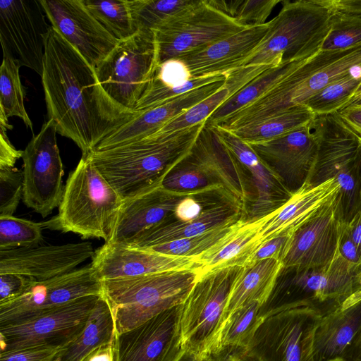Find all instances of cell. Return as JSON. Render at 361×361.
I'll use <instances>...</instances> for the list:
<instances>
[{
  "mask_svg": "<svg viewBox=\"0 0 361 361\" xmlns=\"http://www.w3.org/2000/svg\"><path fill=\"white\" fill-rule=\"evenodd\" d=\"M41 78L49 119L58 133L78 145L82 156L140 113L115 102L102 88L94 67L51 25Z\"/></svg>",
  "mask_w": 361,
  "mask_h": 361,
  "instance_id": "cell-1",
  "label": "cell"
},
{
  "mask_svg": "<svg viewBox=\"0 0 361 361\" xmlns=\"http://www.w3.org/2000/svg\"><path fill=\"white\" fill-rule=\"evenodd\" d=\"M205 122L166 137L148 136L121 146L94 150L88 156L125 200L161 182L189 153Z\"/></svg>",
  "mask_w": 361,
  "mask_h": 361,
  "instance_id": "cell-2",
  "label": "cell"
},
{
  "mask_svg": "<svg viewBox=\"0 0 361 361\" xmlns=\"http://www.w3.org/2000/svg\"><path fill=\"white\" fill-rule=\"evenodd\" d=\"M123 202L90 157L82 156L66 181L58 214L49 219V229L109 243Z\"/></svg>",
  "mask_w": 361,
  "mask_h": 361,
  "instance_id": "cell-3",
  "label": "cell"
},
{
  "mask_svg": "<svg viewBox=\"0 0 361 361\" xmlns=\"http://www.w3.org/2000/svg\"><path fill=\"white\" fill-rule=\"evenodd\" d=\"M200 270H175L102 281L103 295L113 314L115 336L180 305Z\"/></svg>",
  "mask_w": 361,
  "mask_h": 361,
  "instance_id": "cell-4",
  "label": "cell"
},
{
  "mask_svg": "<svg viewBox=\"0 0 361 361\" xmlns=\"http://www.w3.org/2000/svg\"><path fill=\"white\" fill-rule=\"evenodd\" d=\"M269 30L243 66L279 65L307 59L321 50L334 12L329 0L282 1Z\"/></svg>",
  "mask_w": 361,
  "mask_h": 361,
  "instance_id": "cell-5",
  "label": "cell"
},
{
  "mask_svg": "<svg viewBox=\"0 0 361 361\" xmlns=\"http://www.w3.org/2000/svg\"><path fill=\"white\" fill-rule=\"evenodd\" d=\"M243 267L233 266L204 273L178 307L176 334L181 347L199 361L219 351L224 313Z\"/></svg>",
  "mask_w": 361,
  "mask_h": 361,
  "instance_id": "cell-6",
  "label": "cell"
},
{
  "mask_svg": "<svg viewBox=\"0 0 361 361\" xmlns=\"http://www.w3.org/2000/svg\"><path fill=\"white\" fill-rule=\"evenodd\" d=\"M311 75L304 82L289 86L281 80L264 95L228 117L234 128L279 114L295 106L305 104L330 83L361 67V42L346 49L319 51L310 59Z\"/></svg>",
  "mask_w": 361,
  "mask_h": 361,
  "instance_id": "cell-7",
  "label": "cell"
},
{
  "mask_svg": "<svg viewBox=\"0 0 361 361\" xmlns=\"http://www.w3.org/2000/svg\"><path fill=\"white\" fill-rule=\"evenodd\" d=\"M312 129L318 142L317 157L307 181L313 186L334 178L341 186L340 211L348 222L361 207L355 158L360 137L338 112L316 116Z\"/></svg>",
  "mask_w": 361,
  "mask_h": 361,
  "instance_id": "cell-8",
  "label": "cell"
},
{
  "mask_svg": "<svg viewBox=\"0 0 361 361\" xmlns=\"http://www.w3.org/2000/svg\"><path fill=\"white\" fill-rule=\"evenodd\" d=\"M157 67L153 31L140 30L119 41L94 68L104 90L118 104L135 111Z\"/></svg>",
  "mask_w": 361,
  "mask_h": 361,
  "instance_id": "cell-9",
  "label": "cell"
},
{
  "mask_svg": "<svg viewBox=\"0 0 361 361\" xmlns=\"http://www.w3.org/2000/svg\"><path fill=\"white\" fill-rule=\"evenodd\" d=\"M288 271L293 275L271 310L308 307L324 317L361 293L358 271L338 251L326 266Z\"/></svg>",
  "mask_w": 361,
  "mask_h": 361,
  "instance_id": "cell-10",
  "label": "cell"
},
{
  "mask_svg": "<svg viewBox=\"0 0 361 361\" xmlns=\"http://www.w3.org/2000/svg\"><path fill=\"white\" fill-rule=\"evenodd\" d=\"M245 27L200 0L153 31L157 66L200 51Z\"/></svg>",
  "mask_w": 361,
  "mask_h": 361,
  "instance_id": "cell-11",
  "label": "cell"
},
{
  "mask_svg": "<svg viewBox=\"0 0 361 361\" xmlns=\"http://www.w3.org/2000/svg\"><path fill=\"white\" fill-rule=\"evenodd\" d=\"M322 317L308 307L266 312L248 350L262 361H315V334Z\"/></svg>",
  "mask_w": 361,
  "mask_h": 361,
  "instance_id": "cell-12",
  "label": "cell"
},
{
  "mask_svg": "<svg viewBox=\"0 0 361 361\" xmlns=\"http://www.w3.org/2000/svg\"><path fill=\"white\" fill-rule=\"evenodd\" d=\"M56 127L48 119L33 136L22 156L23 166V201L43 218L59 207L65 185L63 165L56 140Z\"/></svg>",
  "mask_w": 361,
  "mask_h": 361,
  "instance_id": "cell-13",
  "label": "cell"
},
{
  "mask_svg": "<svg viewBox=\"0 0 361 361\" xmlns=\"http://www.w3.org/2000/svg\"><path fill=\"white\" fill-rule=\"evenodd\" d=\"M101 295L81 297L33 317L0 326L1 352L68 345L83 330Z\"/></svg>",
  "mask_w": 361,
  "mask_h": 361,
  "instance_id": "cell-14",
  "label": "cell"
},
{
  "mask_svg": "<svg viewBox=\"0 0 361 361\" xmlns=\"http://www.w3.org/2000/svg\"><path fill=\"white\" fill-rule=\"evenodd\" d=\"M39 0L0 1V42L4 57L40 76L51 27Z\"/></svg>",
  "mask_w": 361,
  "mask_h": 361,
  "instance_id": "cell-15",
  "label": "cell"
},
{
  "mask_svg": "<svg viewBox=\"0 0 361 361\" xmlns=\"http://www.w3.org/2000/svg\"><path fill=\"white\" fill-rule=\"evenodd\" d=\"M93 295H103V286L91 264L47 280L36 281L22 295L0 305V326Z\"/></svg>",
  "mask_w": 361,
  "mask_h": 361,
  "instance_id": "cell-16",
  "label": "cell"
},
{
  "mask_svg": "<svg viewBox=\"0 0 361 361\" xmlns=\"http://www.w3.org/2000/svg\"><path fill=\"white\" fill-rule=\"evenodd\" d=\"M188 157L207 175L221 196L238 207L247 219L255 199L251 180L243 166L223 143L213 127L204 125Z\"/></svg>",
  "mask_w": 361,
  "mask_h": 361,
  "instance_id": "cell-17",
  "label": "cell"
},
{
  "mask_svg": "<svg viewBox=\"0 0 361 361\" xmlns=\"http://www.w3.org/2000/svg\"><path fill=\"white\" fill-rule=\"evenodd\" d=\"M341 219L340 194L291 235L282 259V271L321 267L338 251Z\"/></svg>",
  "mask_w": 361,
  "mask_h": 361,
  "instance_id": "cell-18",
  "label": "cell"
},
{
  "mask_svg": "<svg viewBox=\"0 0 361 361\" xmlns=\"http://www.w3.org/2000/svg\"><path fill=\"white\" fill-rule=\"evenodd\" d=\"M39 1L51 26L94 68L119 42L82 0Z\"/></svg>",
  "mask_w": 361,
  "mask_h": 361,
  "instance_id": "cell-19",
  "label": "cell"
},
{
  "mask_svg": "<svg viewBox=\"0 0 361 361\" xmlns=\"http://www.w3.org/2000/svg\"><path fill=\"white\" fill-rule=\"evenodd\" d=\"M313 122L276 139L247 144L293 192L307 180L317 157Z\"/></svg>",
  "mask_w": 361,
  "mask_h": 361,
  "instance_id": "cell-20",
  "label": "cell"
},
{
  "mask_svg": "<svg viewBox=\"0 0 361 361\" xmlns=\"http://www.w3.org/2000/svg\"><path fill=\"white\" fill-rule=\"evenodd\" d=\"M94 250L89 241L37 245L0 250V274H18L37 281L68 273L90 258Z\"/></svg>",
  "mask_w": 361,
  "mask_h": 361,
  "instance_id": "cell-21",
  "label": "cell"
},
{
  "mask_svg": "<svg viewBox=\"0 0 361 361\" xmlns=\"http://www.w3.org/2000/svg\"><path fill=\"white\" fill-rule=\"evenodd\" d=\"M162 180L136 196L123 200L109 243L132 245L148 231L171 221L176 206L183 198L203 195L168 190L163 187Z\"/></svg>",
  "mask_w": 361,
  "mask_h": 361,
  "instance_id": "cell-22",
  "label": "cell"
},
{
  "mask_svg": "<svg viewBox=\"0 0 361 361\" xmlns=\"http://www.w3.org/2000/svg\"><path fill=\"white\" fill-rule=\"evenodd\" d=\"M90 264L102 281L175 270L201 269V264L195 258L164 255L114 243H104L94 251Z\"/></svg>",
  "mask_w": 361,
  "mask_h": 361,
  "instance_id": "cell-23",
  "label": "cell"
},
{
  "mask_svg": "<svg viewBox=\"0 0 361 361\" xmlns=\"http://www.w3.org/2000/svg\"><path fill=\"white\" fill-rule=\"evenodd\" d=\"M212 127L251 176L255 199L247 220H257L278 209L290 198L293 192L247 143L226 128L218 126Z\"/></svg>",
  "mask_w": 361,
  "mask_h": 361,
  "instance_id": "cell-24",
  "label": "cell"
},
{
  "mask_svg": "<svg viewBox=\"0 0 361 361\" xmlns=\"http://www.w3.org/2000/svg\"><path fill=\"white\" fill-rule=\"evenodd\" d=\"M361 361V293L322 317L314 339L315 361Z\"/></svg>",
  "mask_w": 361,
  "mask_h": 361,
  "instance_id": "cell-25",
  "label": "cell"
},
{
  "mask_svg": "<svg viewBox=\"0 0 361 361\" xmlns=\"http://www.w3.org/2000/svg\"><path fill=\"white\" fill-rule=\"evenodd\" d=\"M340 192L341 186L334 178L315 186L306 180L285 204L259 219L261 243L281 235L293 234Z\"/></svg>",
  "mask_w": 361,
  "mask_h": 361,
  "instance_id": "cell-26",
  "label": "cell"
},
{
  "mask_svg": "<svg viewBox=\"0 0 361 361\" xmlns=\"http://www.w3.org/2000/svg\"><path fill=\"white\" fill-rule=\"evenodd\" d=\"M269 22L248 26L210 47L182 59L192 78L226 75L243 67L267 35Z\"/></svg>",
  "mask_w": 361,
  "mask_h": 361,
  "instance_id": "cell-27",
  "label": "cell"
},
{
  "mask_svg": "<svg viewBox=\"0 0 361 361\" xmlns=\"http://www.w3.org/2000/svg\"><path fill=\"white\" fill-rule=\"evenodd\" d=\"M179 306L115 336L112 360L161 361L176 335Z\"/></svg>",
  "mask_w": 361,
  "mask_h": 361,
  "instance_id": "cell-28",
  "label": "cell"
},
{
  "mask_svg": "<svg viewBox=\"0 0 361 361\" xmlns=\"http://www.w3.org/2000/svg\"><path fill=\"white\" fill-rule=\"evenodd\" d=\"M226 80L194 89L154 108L140 112L102 140L94 150L121 146L152 135L170 120L213 94L224 86Z\"/></svg>",
  "mask_w": 361,
  "mask_h": 361,
  "instance_id": "cell-29",
  "label": "cell"
},
{
  "mask_svg": "<svg viewBox=\"0 0 361 361\" xmlns=\"http://www.w3.org/2000/svg\"><path fill=\"white\" fill-rule=\"evenodd\" d=\"M245 216L238 207L221 199L210 204L195 219L188 221H169L164 223L148 231L128 246L148 249L161 243L202 234L240 219H246Z\"/></svg>",
  "mask_w": 361,
  "mask_h": 361,
  "instance_id": "cell-30",
  "label": "cell"
},
{
  "mask_svg": "<svg viewBox=\"0 0 361 361\" xmlns=\"http://www.w3.org/2000/svg\"><path fill=\"white\" fill-rule=\"evenodd\" d=\"M274 65H255L239 68L227 73L224 86L211 96L182 112L149 136L166 137L205 122L227 99L257 75Z\"/></svg>",
  "mask_w": 361,
  "mask_h": 361,
  "instance_id": "cell-31",
  "label": "cell"
},
{
  "mask_svg": "<svg viewBox=\"0 0 361 361\" xmlns=\"http://www.w3.org/2000/svg\"><path fill=\"white\" fill-rule=\"evenodd\" d=\"M281 272V262L274 259L245 265L231 290L224 313V326L237 310L255 302L264 305L273 293Z\"/></svg>",
  "mask_w": 361,
  "mask_h": 361,
  "instance_id": "cell-32",
  "label": "cell"
},
{
  "mask_svg": "<svg viewBox=\"0 0 361 361\" xmlns=\"http://www.w3.org/2000/svg\"><path fill=\"white\" fill-rule=\"evenodd\" d=\"M259 219L245 222L209 251L197 258L201 273L227 267H244L261 245Z\"/></svg>",
  "mask_w": 361,
  "mask_h": 361,
  "instance_id": "cell-33",
  "label": "cell"
},
{
  "mask_svg": "<svg viewBox=\"0 0 361 361\" xmlns=\"http://www.w3.org/2000/svg\"><path fill=\"white\" fill-rule=\"evenodd\" d=\"M115 326L111 307L102 295L81 333L65 346L57 361H84L95 350L112 345Z\"/></svg>",
  "mask_w": 361,
  "mask_h": 361,
  "instance_id": "cell-34",
  "label": "cell"
},
{
  "mask_svg": "<svg viewBox=\"0 0 361 361\" xmlns=\"http://www.w3.org/2000/svg\"><path fill=\"white\" fill-rule=\"evenodd\" d=\"M302 61L273 66L264 71L224 102L207 119L205 124L216 126L227 117L256 101L297 67Z\"/></svg>",
  "mask_w": 361,
  "mask_h": 361,
  "instance_id": "cell-35",
  "label": "cell"
},
{
  "mask_svg": "<svg viewBox=\"0 0 361 361\" xmlns=\"http://www.w3.org/2000/svg\"><path fill=\"white\" fill-rule=\"evenodd\" d=\"M316 118L305 105L295 106L264 120L230 130L247 144L269 141L312 123Z\"/></svg>",
  "mask_w": 361,
  "mask_h": 361,
  "instance_id": "cell-36",
  "label": "cell"
},
{
  "mask_svg": "<svg viewBox=\"0 0 361 361\" xmlns=\"http://www.w3.org/2000/svg\"><path fill=\"white\" fill-rule=\"evenodd\" d=\"M263 306L255 302L237 310L228 317L221 334L219 351L226 348L249 349L265 318Z\"/></svg>",
  "mask_w": 361,
  "mask_h": 361,
  "instance_id": "cell-37",
  "label": "cell"
},
{
  "mask_svg": "<svg viewBox=\"0 0 361 361\" xmlns=\"http://www.w3.org/2000/svg\"><path fill=\"white\" fill-rule=\"evenodd\" d=\"M200 0H128L137 31H154L171 18L197 5Z\"/></svg>",
  "mask_w": 361,
  "mask_h": 361,
  "instance_id": "cell-38",
  "label": "cell"
},
{
  "mask_svg": "<svg viewBox=\"0 0 361 361\" xmlns=\"http://www.w3.org/2000/svg\"><path fill=\"white\" fill-rule=\"evenodd\" d=\"M20 68L13 60L3 57L0 68V114L7 118L19 117L32 132V123L24 105L25 89L20 80Z\"/></svg>",
  "mask_w": 361,
  "mask_h": 361,
  "instance_id": "cell-39",
  "label": "cell"
},
{
  "mask_svg": "<svg viewBox=\"0 0 361 361\" xmlns=\"http://www.w3.org/2000/svg\"><path fill=\"white\" fill-rule=\"evenodd\" d=\"M98 22L117 40H124L137 31L128 0H82Z\"/></svg>",
  "mask_w": 361,
  "mask_h": 361,
  "instance_id": "cell-40",
  "label": "cell"
},
{
  "mask_svg": "<svg viewBox=\"0 0 361 361\" xmlns=\"http://www.w3.org/2000/svg\"><path fill=\"white\" fill-rule=\"evenodd\" d=\"M245 220L243 219L192 238L161 243L145 250L164 255L197 259L220 243Z\"/></svg>",
  "mask_w": 361,
  "mask_h": 361,
  "instance_id": "cell-41",
  "label": "cell"
},
{
  "mask_svg": "<svg viewBox=\"0 0 361 361\" xmlns=\"http://www.w3.org/2000/svg\"><path fill=\"white\" fill-rule=\"evenodd\" d=\"M49 219L35 222L13 216H0V250L26 248L39 245L42 231L49 228Z\"/></svg>",
  "mask_w": 361,
  "mask_h": 361,
  "instance_id": "cell-42",
  "label": "cell"
},
{
  "mask_svg": "<svg viewBox=\"0 0 361 361\" xmlns=\"http://www.w3.org/2000/svg\"><path fill=\"white\" fill-rule=\"evenodd\" d=\"M361 82V73H352L336 80L312 96L304 105L316 116L338 111L346 104Z\"/></svg>",
  "mask_w": 361,
  "mask_h": 361,
  "instance_id": "cell-43",
  "label": "cell"
},
{
  "mask_svg": "<svg viewBox=\"0 0 361 361\" xmlns=\"http://www.w3.org/2000/svg\"><path fill=\"white\" fill-rule=\"evenodd\" d=\"M207 4L244 26L264 24L279 0H205Z\"/></svg>",
  "mask_w": 361,
  "mask_h": 361,
  "instance_id": "cell-44",
  "label": "cell"
},
{
  "mask_svg": "<svg viewBox=\"0 0 361 361\" xmlns=\"http://www.w3.org/2000/svg\"><path fill=\"white\" fill-rule=\"evenodd\" d=\"M163 187L178 192H216L221 196L207 175L187 156L169 172L162 180Z\"/></svg>",
  "mask_w": 361,
  "mask_h": 361,
  "instance_id": "cell-45",
  "label": "cell"
},
{
  "mask_svg": "<svg viewBox=\"0 0 361 361\" xmlns=\"http://www.w3.org/2000/svg\"><path fill=\"white\" fill-rule=\"evenodd\" d=\"M226 74L192 78L186 83L173 87H165L149 81L142 95L137 102L135 111L142 112L154 108L194 89L212 82L224 80L226 78Z\"/></svg>",
  "mask_w": 361,
  "mask_h": 361,
  "instance_id": "cell-46",
  "label": "cell"
},
{
  "mask_svg": "<svg viewBox=\"0 0 361 361\" xmlns=\"http://www.w3.org/2000/svg\"><path fill=\"white\" fill-rule=\"evenodd\" d=\"M361 42V18L334 13L329 32L322 51H334L348 48Z\"/></svg>",
  "mask_w": 361,
  "mask_h": 361,
  "instance_id": "cell-47",
  "label": "cell"
},
{
  "mask_svg": "<svg viewBox=\"0 0 361 361\" xmlns=\"http://www.w3.org/2000/svg\"><path fill=\"white\" fill-rule=\"evenodd\" d=\"M23 195V171L0 169V216H13Z\"/></svg>",
  "mask_w": 361,
  "mask_h": 361,
  "instance_id": "cell-48",
  "label": "cell"
},
{
  "mask_svg": "<svg viewBox=\"0 0 361 361\" xmlns=\"http://www.w3.org/2000/svg\"><path fill=\"white\" fill-rule=\"evenodd\" d=\"M192 78L185 63L180 59H175L159 65L150 81L165 87H173L183 85Z\"/></svg>",
  "mask_w": 361,
  "mask_h": 361,
  "instance_id": "cell-49",
  "label": "cell"
},
{
  "mask_svg": "<svg viewBox=\"0 0 361 361\" xmlns=\"http://www.w3.org/2000/svg\"><path fill=\"white\" fill-rule=\"evenodd\" d=\"M66 345H35L2 351L0 361H57Z\"/></svg>",
  "mask_w": 361,
  "mask_h": 361,
  "instance_id": "cell-50",
  "label": "cell"
},
{
  "mask_svg": "<svg viewBox=\"0 0 361 361\" xmlns=\"http://www.w3.org/2000/svg\"><path fill=\"white\" fill-rule=\"evenodd\" d=\"M37 280L18 274H0V305L22 295Z\"/></svg>",
  "mask_w": 361,
  "mask_h": 361,
  "instance_id": "cell-51",
  "label": "cell"
},
{
  "mask_svg": "<svg viewBox=\"0 0 361 361\" xmlns=\"http://www.w3.org/2000/svg\"><path fill=\"white\" fill-rule=\"evenodd\" d=\"M291 235L292 234L281 235L262 243L245 265L266 259H274L282 262Z\"/></svg>",
  "mask_w": 361,
  "mask_h": 361,
  "instance_id": "cell-52",
  "label": "cell"
},
{
  "mask_svg": "<svg viewBox=\"0 0 361 361\" xmlns=\"http://www.w3.org/2000/svg\"><path fill=\"white\" fill-rule=\"evenodd\" d=\"M338 252L349 264L357 269L361 279V260L358 251L349 234L347 222L343 221H341L339 224Z\"/></svg>",
  "mask_w": 361,
  "mask_h": 361,
  "instance_id": "cell-53",
  "label": "cell"
},
{
  "mask_svg": "<svg viewBox=\"0 0 361 361\" xmlns=\"http://www.w3.org/2000/svg\"><path fill=\"white\" fill-rule=\"evenodd\" d=\"M0 130V169L13 168L18 159L22 158L23 150L16 149L10 142L8 128L1 126Z\"/></svg>",
  "mask_w": 361,
  "mask_h": 361,
  "instance_id": "cell-54",
  "label": "cell"
},
{
  "mask_svg": "<svg viewBox=\"0 0 361 361\" xmlns=\"http://www.w3.org/2000/svg\"><path fill=\"white\" fill-rule=\"evenodd\" d=\"M197 197L190 195L183 198L176 206L173 217L180 221H188L197 217L204 209Z\"/></svg>",
  "mask_w": 361,
  "mask_h": 361,
  "instance_id": "cell-55",
  "label": "cell"
},
{
  "mask_svg": "<svg viewBox=\"0 0 361 361\" xmlns=\"http://www.w3.org/2000/svg\"><path fill=\"white\" fill-rule=\"evenodd\" d=\"M337 112L343 122L361 138V106L344 108Z\"/></svg>",
  "mask_w": 361,
  "mask_h": 361,
  "instance_id": "cell-56",
  "label": "cell"
},
{
  "mask_svg": "<svg viewBox=\"0 0 361 361\" xmlns=\"http://www.w3.org/2000/svg\"><path fill=\"white\" fill-rule=\"evenodd\" d=\"M334 13L361 18V0H329Z\"/></svg>",
  "mask_w": 361,
  "mask_h": 361,
  "instance_id": "cell-57",
  "label": "cell"
},
{
  "mask_svg": "<svg viewBox=\"0 0 361 361\" xmlns=\"http://www.w3.org/2000/svg\"><path fill=\"white\" fill-rule=\"evenodd\" d=\"M161 361H199L195 356L183 349L176 335L167 349Z\"/></svg>",
  "mask_w": 361,
  "mask_h": 361,
  "instance_id": "cell-58",
  "label": "cell"
},
{
  "mask_svg": "<svg viewBox=\"0 0 361 361\" xmlns=\"http://www.w3.org/2000/svg\"><path fill=\"white\" fill-rule=\"evenodd\" d=\"M347 226L349 234L357 247L361 260V207L350 221L347 222Z\"/></svg>",
  "mask_w": 361,
  "mask_h": 361,
  "instance_id": "cell-59",
  "label": "cell"
},
{
  "mask_svg": "<svg viewBox=\"0 0 361 361\" xmlns=\"http://www.w3.org/2000/svg\"><path fill=\"white\" fill-rule=\"evenodd\" d=\"M112 360V345H109L95 350L84 361H113Z\"/></svg>",
  "mask_w": 361,
  "mask_h": 361,
  "instance_id": "cell-60",
  "label": "cell"
},
{
  "mask_svg": "<svg viewBox=\"0 0 361 361\" xmlns=\"http://www.w3.org/2000/svg\"><path fill=\"white\" fill-rule=\"evenodd\" d=\"M355 166L356 171L358 180V184L360 188V192L361 195V138L360 137V141L357 147L356 158H355Z\"/></svg>",
  "mask_w": 361,
  "mask_h": 361,
  "instance_id": "cell-61",
  "label": "cell"
},
{
  "mask_svg": "<svg viewBox=\"0 0 361 361\" xmlns=\"http://www.w3.org/2000/svg\"><path fill=\"white\" fill-rule=\"evenodd\" d=\"M361 106V94L350 98L347 102V103L342 107V109L350 107V106Z\"/></svg>",
  "mask_w": 361,
  "mask_h": 361,
  "instance_id": "cell-62",
  "label": "cell"
},
{
  "mask_svg": "<svg viewBox=\"0 0 361 361\" xmlns=\"http://www.w3.org/2000/svg\"><path fill=\"white\" fill-rule=\"evenodd\" d=\"M361 94V82L360 84L359 85L358 87L357 88V90H355V92H354L353 95L350 97L352 98L353 97H355L356 95H358ZM347 103V102H346Z\"/></svg>",
  "mask_w": 361,
  "mask_h": 361,
  "instance_id": "cell-63",
  "label": "cell"
},
{
  "mask_svg": "<svg viewBox=\"0 0 361 361\" xmlns=\"http://www.w3.org/2000/svg\"><path fill=\"white\" fill-rule=\"evenodd\" d=\"M328 361H350V360H344L342 358H335V359L329 360Z\"/></svg>",
  "mask_w": 361,
  "mask_h": 361,
  "instance_id": "cell-64",
  "label": "cell"
}]
</instances>
